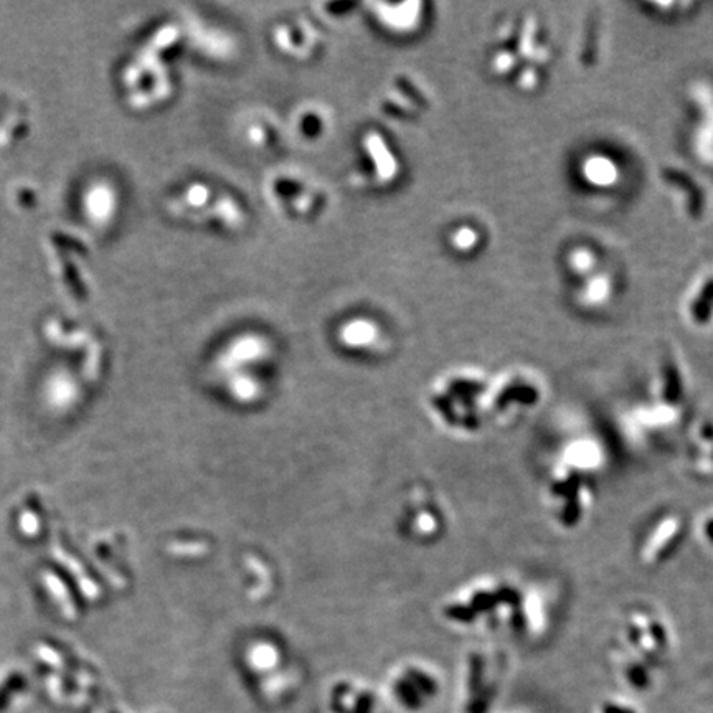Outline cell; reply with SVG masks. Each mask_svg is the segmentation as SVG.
<instances>
[{"label": "cell", "mask_w": 713, "mask_h": 713, "mask_svg": "<svg viewBox=\"0 0 713 713\" xmlns=\"http://www.w3.org/2000/svg\"><path fill=\"white\" fill-rule=\"evenodd\" d=\"M525 586L506 575H484L461 586L444 601V621L461 629L519 631Z\"/></svg>", "instance_id": "obj_1"}, {"label": "cell", "mask_w": 713, "mask_h": 713, "mask_svg": "<svg viewBox=\"0 0 713 713\" xmlns=\"http://www.w3.org/2000/svg\"><path fill=\"white\" fill-rule=\"evenodd\" d=\"M489 378L479 372H459L448 375L428 397V411L449 435L477 438L489 428L486 416Z\"/></svg>", "instance_id": "obj_2"}, {"label": "cell", "mask_w": 713, "mask_h": 713, "mask_svg": "<svg viewBox=\"0 0 713 713\" xmlns=\"http://www.w3.org/2000/svg\"><path fill=\"white\" fill-rule=\"evenodd\" d=\"M600 474L553 459L542 482L548 519L563 534L583 529L595 512Z\"/></svg>", "instance_id": "obj_3"}, {"label": "cell", "mask_w": 713, "mask_h": 713, "mask_svg": "<svg viewBox=\"0 0 713 713\" xmlns=\"http://www.w3.org/2000/svg\"><path fill=\"white\" fill-rule=\"evenodd\" d=\"M545 398L544 382L537 375L515 370L494 378L487 390V425L494 430L515 428L540 411Z\"/></svg>", "instance_id": "obj_4"}, {"label": "cell", "mask_w": 713, "mask_h": 713, "mask_svg": "<svg viewBox=\"0 0 713 713\" xmlns=\"http://www.w3.org/2000/svg\"><path fill=\"white\" fill-rule=\"evenodd\" d=\"M614 644L646 662L662 659L674 646L671 619L651 603H631L616 618Z\"/></svg>", "instance_id": "obj_5"}, {"label": "cell", "mask_w": 713, "mask_h": 713, "mask_svg": "<svg viewBox=\"0 0 713 713\" xmlns=\"http://www.w3.org/2000/svg\"><path fill=\"white\" fill-rule=\"evenodd\" d=\"M687 515L676 507H662L644 522L634 544V555L646 570L666 567L679 555L689 537Z\"/></svg>", "instance_id": "obj_6"}, {"label": "cell", "mask_w": 713, "mask_h": 713, "mask_svg": "<svg viewBox=\"0 0 713 713\" xmlns=\"http://www.w3.org/2000/svg\"><path fill=\"white\" fill-rule=\"evenodd\" d=\"M682 461L690 479L697 482L713 481L712 415H700L687 421Z\"/></svg>", "instance_id": "obj_7"}, {"label": "cell", "mask_w": 713, "mask_h": 713, "mask_svg": "<svg viewBox=\"0 0 713 713\" xmlns=\"http://www.w3.org/2000/svg\"><path fill=\"white\" fill-rule=\"evenodd\" d=\"M413 517H411V527L413 535L418 540L433 542L440 539L444 530L448 527V519L444 514L440 501L431 496L430 492H420L416 497L415 504L411 507Z\"/></svg>", "instance_id": "obj_8"}, {"label": "cell", "mask_w": 713, "mask_h": 713, "mask_svg": "<svg viewBox=\"0 0 713 713\" xmlns=\"http://www.w3.org/2000/svg\"><path fill=\"white\" fill-rule=\"evenodd\" d=\"M690 532L695 535V539L699 540L702 547L707 548L709 552H713V504L705 507L694 522L690 524Z\"/></svg>", "instance_id": "obj_9"}, {"label": "cell", "mask_w": 713, "mask_h": 713, "mask_svg": "<svg viewBox=\"0 0 713 713\" xmlns=\"http://www.w3.org/2000/svg\"><path fill=\"white\" fill-rule=\"evenodd\" d=\"M344 339L350 342L352 345H364V342H372L374 337L377 336V331H375L374 324L372 322L364 321V319H357V321H352L345 326Z\"/></svg>", "instance_id": "obj_10"}]
</instances>
